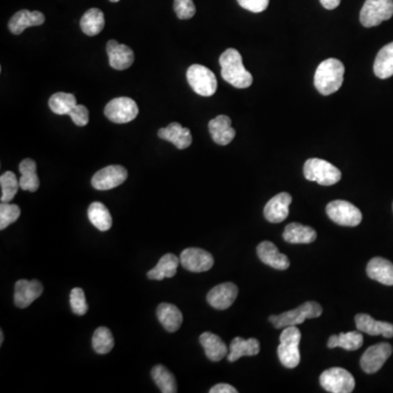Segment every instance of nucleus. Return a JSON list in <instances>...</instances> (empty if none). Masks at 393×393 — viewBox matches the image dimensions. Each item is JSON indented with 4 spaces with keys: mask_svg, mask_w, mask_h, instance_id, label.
I'll return each mask as SVG.
<instances>
[{
    "mask_svg": "<svg viewBox=\"0 0 393 393\" xmlns=\"http://www.w3.org/2000/svg\"><path fill=\"white\" fill-rule=\"evenodd\" d=\"M87 217L91 223L100 232L109 231L113 224L111 213L109 209L100 202H93L87 210Z\"/></svg>",
    "mask_w": 393,
    "mask_h": 393,
    "instance_id": "33",
    "label": "nucleus"
},
{
    "mask_svg": "<svg viewBox=\"0 0 393 393\" xmlns=\"http://www.w3.org/2000/svg\"><path fill=\"white\" fill-rule=\"evenodd\" d=\"M128 172L120 165L104 167L92 177V186L96 190H109L118 187L126 182Z\"/></svg>",
    "mask_w": 393,
    "mask_h": 393,
    "instance_id": "11",
    "label": "nucleus"
},
{
    "mask_svg": "<svg viewBox=\"0 0 393 393\" xmlns=\"http://www.w3.org/2000/svg\"><path fill=\"white\" fill-rule=\"evenodd\" d=\"M111 3H118L119 0H109Z\"/></svg>",
    "mask_w": 393,
    "mask_h": 393,
    "instance_id": "46",
    "label": "nucleus"
},
{
    "mask_svg": "<svg viewBox=\"0 0 393 393\" xmlns=\"http://www.w3.org/2000/svg\"><path fill=\"white\" fill-rule=\"evenodd\" d=\"M43 293V285L37 280H19L14 285V304L19 308H27Z\"/></svg>",
    "mask_w": 393,
    "mask_h": 393,
    "instance_id": "15",
    "label": "nucleus"
},
{
    "mask_svg": "<svg viewBox=\"0 0 393 393\" xmlns=\"http://www.w3.org/2000/svg\"><path fill=\"white\" fill-rule=\"evenodd\" d=\"M221 76L227 83L237 89H246L253 85V76L244 67L243 59L235 48H229L220 57Z\"/></svg>",
    "mask_w": 393,
    "mask_h": 393,
    "instance_id": "1",
    "label": "nucleus"
},
{
    "mask_svg": "<svg viewBox=\"0 0 393 393\" xmlns=\"http://www.w3.org/2000/svg\"><path fill=\"white\" fill-rule=\"evenodd\" d=\"M364 343V337L362 333L357 331L340 333L339 335H331L328 341V348H342L346 351H357L362 348Z\"/></svg>",
    "mask_w": 393,
    "mask_h": 393,
    "instance_id": "32",
    "label": "nucleus"
},
{
    "mask_svg": "<svg viewBox=\"0 0 393 393\" xmlns=\"http://www.w3.org/2000/svg\"><path fill=\"white\" fill-rule=\"evenodd\" d=\"M174 10L177 18L188 20L195 16V3L193 0H174Z\"/></svg>",
    "mask_w": 393,
    "mask_h": 393,
    "instance_id": "40",
    "label": "nucleus"
},
{
    "mask_svg": "<svg viewBox=\"0 0 393 393\" xmlns=\"http://www.w3.org/2000/svg\"><path fill=\"white\" fill-rule=\"evenodd\" d=\"M292 195L288 193H281L275 195L264 206V217L271 223H281L288 219Z\"/></svg>",
    "mask_w": 393,
    "mask_h": 393,
    "instance_id": "16",
    "label": "nucleus"
},
{
    "mask_svg": "<svg viewBox=\"0 0 393 393\" xmlns=\"http://www.w3.org/2000/svg\"><path fill=\"white\" fill-rule=\"evenodd\" d=\"M104 25H105L104 14L98 8L89 9L80 21L82 32L87 36L100 34L104 29Z\"/></svg>",
    "mask_w": 393,
    "mask_h": 393,
    "instance_id": "31",
    "label": "nucleus"
},
{
    "mask_svg": "<svg viewBox=\"0 0 393 393\" xmlns=\"http://www.w3.org/2000/svg\"><path fill=\"white\" fill-rule=\"evenodd\" d=\"M344 72V65L339 59L322 61L315 74V87L322 95L333 94L343 85Z\"/></svg>",
    "mask_w": 393,
    "mask_h": 393,
    "instance_id": "2",
    "label": "nucleus"
},
{
    "mask_svg": "<svg viewBox=\"0 0 393 393\" xmlns=\"http://www.w3.org/2000/svg\"><path fill=\"white\" fill-rule=\"evenodd\" d=\"M151 376L153 378L154 383L158 385L160 391L163 393L177 392V383L172 372L167 370L162 365H156L152 368Z\"/></svg>",
    "mask_w": 393,
    "mask_h": 393,
    "instance_id": "35",
    "label": "nucleus"
},
{
    "mask_svg": "<svg viewBox=\"0 0 393 393\" xmlns=\"http://www.w3.org/2000/svg\"><path fill=\"white\" fill-rule=\"evenodd\" d=\"M260 352V343L255 338L245 339L237 338L232 341L230 346V353L227 354L229 362L234 363L243 357H255Z\"/></svg>",
    "mask_w": 393,
    "mask_h": 393,
    "instance_id": "26",
    "label": "nucleus"
},
{
    "mask_svg": "<svg viewBox=\"0 0 393 393\" xmlns=\"http://www.w3.org/2000/svg\"><path fill=\"white\" fill-rule=\"evenodd\" d=\"M180 259L175 256L173 253H167L164 255L160 262L156 264L153 269L148 272V277L150 280L162 281L165 277H175L177 272V268L180 266Z\"/></svg>",
    "mask_w": 393,
    "mask_h": 393,
    "instance_id": "28",
    "label": "nucleus"
},
{
    "mask_svg": "<svg viewBox=\"0 0 393 393\" xmlns=\"http://www.w3.org/2000/svg\"><path fill=\"white\" fill-rule=\"evenodd\" d=\"M21 210L17 204H10L9 202H1L0 204V230H5L6 227L12 224L20 217Z\"/></svg>",
    "mask_w": 393,
    "mask_h": 393,
    "instance_id": "38",
    "label": "nucleus"
},
{
    "mask_svg": "<svg viewBox=\"0 0 393 393\" xmlns=\"http://www.w3.org/2000/svg\"><path fill=\"white\" fill-rule=\"evenodd\" d=\"M319 380L322 388L328 392L351 393L355 389V379L351 372L340 367L325 370Z\"/></svg>",
    "mask_w": 393,
    "mask_h": 393,
    "instance_id": "8",
    "label": "nucleus"
},
{
    "mask_svg": "<svg viewBox=\"0 0 393 393\" xmlns=\"http://www.w3.org/2000/svg\"><path fill=\"white\" fill-rule=\"evenodd\" d=\"M44 22L45 16L40 11L20 10L10 19L8 28L12 34L19 35L28 28L42 25Z\"/></svg>",
    "mask_w": 393,
    "mask_h": 393,
    "instance_id": "21",
    "label": "nucleus"
},
{
    "mask_svg": "<svg viewBox=\"0 0 393 393\" xmlns=\"http://www.w3.org/2000/svg\"><path fill=\"white\" fill-rule=\"evenodd\" d=\"M393 16V0H366L359 20L365 28L377 27Z\"/></svg>",
    "mask_w": 393,
    "mask_h": 393,
    "instance_id": "6",
    "label": "nucleus"
},
{
    "mask_svg": "<svg viewBox=\"0 0 393 393\" xmlns=\"http://www.w3.org/2000/svg\"><path fill=\"white\" fill-rule=\"evenodd\" d=\"M328 217L342 226H357L362 222V212L346 200L331 201L327 206Z\"/></svg>",
    "mask_w": 393,
    "mask_h": 393,
    "instance_id": "9",
    "label": "nucleus"
},
{
    "mask_svg": "<svg viewBox=\"0 0 393 393\" xmlns=\"http://www.w3.org/2000/svg\"><path fill=\"white\" fill-rule=\"evenodd\" d=\"M106 50L109 55V65L116 70H126L135 61V54L131 48L125 44H120L117 41H109Z\"/></svg>",
    "mask_w": 393,
    "mask_h": 393,
    "instance_id": "17",
    "label": "nucleus"
},
{
    "mask_svg": "<svg viewBox=\"0 0 393 393\" xmlns=\"http://www.w3.org/2000/svg\"><path fill=\"white\" fill-rule=\"evenodd\" d=\"M357 330L370 335H383L385 338H393V325L389 322L377 321L367 314H359L355 317Z\"/></svg>",
    "mask_w": 393,
    "mask_h": 393,
    "instance_id": "22",
    "label": "nucleus"
},
{
    "mask_svg": "<svg viewBox=\"0 0 393 393\" xmlns=\"http://www.w3.org/2000/svg\"><path fill=\"white\" fill-rule=\"evenodd\" d=\"M190 87L201 96H212L217 92V81L215 74L202 65H193L187 70Z\"/></svg>",
    "mask_w": 393,
    "mask_h": 393,
    "instance_id": "7",
    "label": "nucleus"
},
{
    "mask_svg": "<svg viewBox=\"0 0 393 393\" xmlns=\"http://www.w3.org/2000/svg\"><path fill=\"white\" fill-rule=\"evenodd\" d=\"M105 116L115 124H127L139 114L137 103L130 98H116L107 103L104 109Z\"/></svg>",
    "mask_w": 393,
    "mask_h": 393,
    "instance_id": "10",
    "label": "nucleus"
},
{
    "mask_svg": "<svg viewBox=\"0 0 393 393\" xmlns=\"http://www.w3.org/2000/svg\"><path fill=\"white\" fill-rule=\"evenodd\" d=\"M199 341L206 352V357L211 362H220L227 357L229 348L219 335L211 332H204L200 335Z\"/></svg>",
    "mask_w": 393,
    "mask_h": 393,
    "instance_id": "24",
    "label": "nucleus"
},
{
    "mask_svg": "<svg viewBox=\"0 0 393 393\" xmlns=\"http://www.w3.org/2000/svg\"><path fill=\"white\" fill-rule=\"evenodd\" d=\"M285 242L290 244H310L317 238L316 231L301 223H290L283 233Z\"/></svg>",
    "mask_w": 393,
    "mask_h": 393,
    "instance_id": "27",
    "label": "nucleus"
},
{
    "mask_svg": "<svg viewBox=\"0 0 393 393\" xmlns=\"http://www.w3.org/2000/svg\"><path fill=\"white\" fill-rule=\"evenodd\" d=\"M304 175L307 180L321 186H332L340 182L342 173L333 164L321 158H309L304 165Z\"/></svg>",
    "mask_w": 393,
    "mask_h": 393,
    "instance_id": "4",
    "label": "nucleus"
},
{
    "mask_svg": "<svg viewBox=\"0 0 393 393\" xmlns=\"http://www.w3.org/2000/svg\"><path fill=\"white\" fill-rule=\"evenodd\" d=\"M50 109L57 115H69L77 106V98L72 93L59 92L52 95L48 102Z\"/></svg>",
    "mask_w": 393,
    "mask_h": 393,
    "instance_id": "34",
    "label": "nucleus"
},
{
    "mask_svg": "<svg viewBox=\"0 0 393 393\" xmlns=\"http://www.w3.org/2000/svg\"><path fill=\"white\" fill-rule=\"evenodd\" d=\"M210 393H237L233 385H227V383H219V385H214L213 388L210 389Z\"/></svg>",
    "mask_w": 393,
    "mask_h": 393,
    "instance_id": "43",
    "label": "nucleus"
},
{
    "mask_svg": "<svg viewBox=\"0 0 393 393\" xmlns=\"http://www.w3.org/2000/svg\"><path fill=\"white\" fill-rule=\"evenodd\" d=\"M69 116L72 117L74 125L79 127L87 126V123H89V111L85 105H78L77 104V106L69 113Z\"/></svg>",
    "mask_w": 393,
    "mask_h": 393,
    "instance_id": "41",
    "label": "nucleus"
},
{
    "mask_svg": "<svg viewBox=\"0 0 393 393\" xmlns=\"http://www.w3.org/2000/svg\"><path fill=\"white\" fill-rule=\"evenodd\" d=\"M237 3L242 8L255 12V14H259L268 8L270 0H237Z\"/></svg>",
    "mask_w": 393,
    "mask_h": 393,
    "instance_id": "42",
    "label": "nucleus"
},
{
    "mask_svg": "<svg viewBox=\"0 0 393 393\" xmlns=\"http://www.w3.org/2000/svg\"><path fill=\"white\" fill-rule=\"evenodd\" d=\"M0 186H1V202H10L14 200V195L20 188V182L16 174L12 172H6L0 177Z\"/></svg>",
    "mask_w": 393,
    "mask_h": 393,
    "instance_id": "37",
    "label": "nucleus"
},
{
    "mask_svg": "<svg viewBox=\"0 0 393 393\" xmlns=\"http://www.w3.org/2000/svg\"><path fill=\"white\" fill-rule=\"evenodd\" d=\"M115 346L113 334L109 328L100 327L95 330L92 338V346L98 354H107Z\"/></svg>",
    "mask_w": 393,
    "mask_h": 393,
    "instance_id": "36",
    "label": "nucleus"
},
{
    "mask_svg": "<svg viewBox=\"0 0 393 393\" xmlns=\"http://www.w3.org/2000/svg\"><path fill=\"white\" fill-rule=\"evenodd\" d=\"M301 333L296 326L285 327L280 335V346L277 348V357L286 368H295L301 362L299 342Z\"/></svg>",
    "mask_w": 393,
    "mask_h": 393,
    "instance_id": "3",
    "label": "nucleus"
},
{
    "mask_svg": "<svg viewBox=\"0 0 393 393\" xmlns=\"http://www.w3.org/2000/svg\"><path fill=\"white\" fill-rule=\"evenodd\" d=\"M158 135L163 140L172 142L180 150H185V149L189 148L191 142H193V137H191L190 130L188 128H184L178 123H172L165 128H162V129L158 130Z\"/></svg>",
    "mask_w": 393,
    "mask_h": 393,
    "instance_id": "19",
    "label": "nucleus"
},
{
    "mask_svg": "<svg viewBox=\"0 0 393 393\" xmlns=\"http://www.w3.org/2000/svg\"><path fill=\"white\" fill-rule=\"evenodd\" d=\"M21 177L19 180L20 188L31 193H35L40 187V180L37 176L36 163L31 158H25L19 165Z\"/></svg>",
    "mask_w": 393,
    "mask_h": 393,
    "instance_id": "29",
    "label": "nucleus"
},
{
    "mask_svg": "<svg viewBox=\"0 0 393 393\" xmlns=\"http://www.w3.org/2000/svg\"><path fill=\"white\" fill-rule=\"evenodd\" d=\"M367 275L383 285H393V264L381 257L372 258L366 268Z\"/></svg>",
    "mask_w": 393,
    "mask_h": 393,
    "instance_id": "23",
    "label": "nucleus"
},
{
    "mask_svg": "<svg viewBox=\"0 0 393 393\" xmlns=\"http://www.w3.org/2000/svg\"><path fill=\"white\" fill-rule=\"evenodd\" d=\"M258 257L264 264L277 270H286L290 267L288 257L281 253L277 246L271 242H262L257 247Z\"/></svg>",
    "mask_w": 393,
    "mask_h": 393,
    "instance_id": "20",
    "label": "nucleus"
},
{
    "mask_svg": "<svg viewBox=\"0 0 393 393\" xmlns=\"http://www.w3.org/2000/svg\"><path fill=\"white\" fill-rule=\"evenodd\" d=\"M392 346L389 343H378L367 348L361 359V367L367 374H375L381 370L387 359L392 354Z\"/></svg>",
    "mask_w": 393,
    "mask_h": 393,
    "instance_id": "12",
    "label": "nucleus"
},
{
    "mask_svg": "<svg viewBox=\"0 0 393 393\" xmlns=\"http://www.w3.org/2000/svg\"><path fill=\"white\" fill-rule=\"evenodd\" d=\"M322 315V307L317 301H306L297 308L283 312L279 316H270L269 321L277 329L290 327V326H299L308 318H317Z\"/></svg>",
    "mask_w": 393,
    "mask_h": 393,
    "instance_id": "5",
    "label": "nucleus"
},
{
    "mask_svg": "<svg viewBox=\"0 0 393 393\" xmlns=\"http://www.w3.org/2000/svg\"><path fill=\"white\" fill-rule=\"evenodd\" d=\"M374 72L379 79H388L393 76V42L383 46L377 54L374 63Z\"/></svg>",
    "mask_w": 393,
    "mask_h": 393,
    "instance_id": "30",
    "label": "nucleus"
},
{
    "mask_svg": "<svg viewBox=\"0 0 393 393\" xmlns=\"http://www.w3.org/2000/svg\"><path fill=\"white\" fill-rule=\"evenodd\" d=\"M180 264L190 272L209 271L213 267L214 258L209 251L201 248H187L180 253Z\"/></svg>",
    "mask_w": 393,
    "mask_h": 393,
    "instance_id": "13",
    "label": "nucleus"
},
{
    "mask_svg": "<svg viewBox=\"0 0 393 393\" xmlns=\"http://www.w3.org/2000/svg\"><path fill=\"white\" fill-rule=\"evenodd\" d=\"M238 295V288L234 283L227 282L214 286L206 296V301L219 310L230 308Z\"/></svg>",
    "mask_w": 393,
    "mask_h": 393,
    "instance_id": "14",
    "label": "nucleus"
},
{
    "mask_svg": "<svg viewBox=\"0 0 393 393\" xmlns=\"http://www.w3.org/2000/svg\"><path fill=\"white\" fill-rule=\"evenodd\" d=\"M70 306L72 312L78 316H83L89 310L87 299H85V290L80 288H74L70 293Z\"/></svg>",
    "mask_w": 393,
    "mask_h": 393,
    "instance_id": "39",
    "label": "nucleus"
},
{
    "mask_svg": "<svg viewBox=\"0 0 393 393\" xmlns=\"http://www.w3.org/2000/svg\"><path fill=\"white\" fill-rule=\"evenodd\" d=\"M340 3L341 0H320L322 7L328 9V10H333V9L338 8Z\"/></svg>",
    "mask_w": 393,
    "mask_h": 393,
    "instance_id": "44",
    "label": "nucleus"
},
{
    "mask_svg": "<svg viewBox=\"0 0 393 393\" xmlns=\"http://www.w3.org/2000/svg\"><path fill=\"white\" fill-rule=\"evenodd\" d=\"M209 131L214 142L227 145L235 138L236 131L232 127V120L226 115H220L209 123Z\"/></svg>",
    "mask_w": 393,
    "mask_h": 393,
    "instance_id": "18",
    "label": "nucleus"
},
{
    "mask_svg": "<svg viewBox=\"0 0 393 393\" xmlns=\"http://www.w3.org/2000/svg\"><path fill=\"white\" fill-rule=\"evenodd\" d=\"M3 343V331H1V332H0V346H1V344Z\"/></svg>",
    "mask_w": 393,
    "mask_h": 393,
    "instance_id": "45",
    "label": "nucleus"
},
{
    "mask_svg": "<svg viewBox=\"0 0 393 393\" xmlns=\"http://www.w3.org/2000/svg\"><path fill=\"white\" fill-rule=\"evenodd\" d=\"M158 321L169 332H176L182 323V314L173 304L162 303L156 309Z\"/></svg>",
    "mask_w": 393,
    "mask_h": 393,
    "instance_id": "25",
    "label": "nucleus"
}]
</instances>
